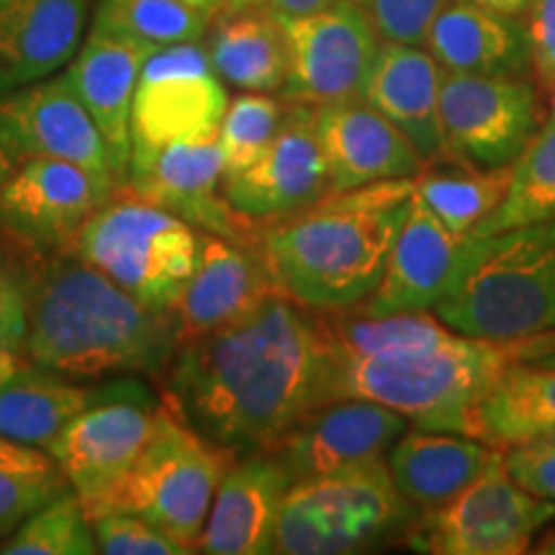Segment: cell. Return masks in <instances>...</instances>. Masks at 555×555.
I'll use <instances>...</instances> for the list:
<instances>
[{"label":"cell","mask_w":555,"mask_h":555,"mask_svg":"<svg viewBox=\"0 0 555 555\" xmlns=\"http://www.w3.org/2000/svg\"><path fill=\"white\" fill-rule=\"evenodd\" d=\"M337 358L319 309L270 291L224 327L180 345L168 367L178 412L234 453H268L332 401Z\"/></svg>","instance_id":"cell-1"},{"label":"cell","mask_w":555,"mask_h":555,"mask_svg":"<svg viewBox=\"0 0 555 555\" xmlns=\"http://www.w3.org/2000/svg\"><path fill=\"white\" fill-rule=\"evenodd\" d=\"M178 352L170 311L144 307L75 253L39 260L26 360L67 378L155 376Z\"/></svg>","instance_id":"cell-2"},{"label":"cell","mask_w":555,"mask_h":555,"mask_svg":"<svg viewBox=\"0 0 555 555\" xmlns=\"http://www.w3.org/2000/svg\"><path fill=\"white\" fill-rule=\"evenodd\" d=\"M412 196L414 178L380 180L273 219L258 240L273 286L309 309L363 304L380 283Z\"/></svg>","instance_id":"cell-3"},{"label":"cell","mask_w":555,"mask_h":555,"mask_svg":"<svg viewBox=\"0 0 555 555\" xmlns=\"http://www.w3.org/2000/svg\"><path fill=\"white\" fill-rule=\"evenodd\" d=\"M517 360H522V339L496 343L466 335L435 350L343 360L332 380V401H378L420 429L476 437L478 406Z\"/></svg>","instance_id":"cell-4"},{"label":"cell","mask_w":555,"mask_h":555,"mask_svg":"<svg viewBox=\"0 0 555 555\" xmlns=\"http://www.w3.org/2000/svg\"><path fill=\"white\" fill-rule=\"evenodd\" d=\"M435 314L476 339H522L555 330V219L466 237Z\"/></svg>","instance_id":"cell-5"},{"label":"cell","mask_w":555,"mask_h":555,"mask_svg":"<svg viewBox=\"0 0 555 555\" xmlns=\"http://www.w3.org/2000/svg\"><path fill=\"white\" fill-rule=\"evenodd\" d=\"M237 453L208 440L165 393L134 466L99 496L80 499L90 522L114 512L139 515L196 551L214 494Z\"/></svg>","instance_id":"cell-6"},{"label":"cell","mask_w":555,"mask_h":555,"mask_svg":"<svg viewBox=\"0 0 555 555\" xmlns=\"http://www.w3.org/2000/svg\"><path fill=\"white\" fill-rule=\"evenodd\" d=\"M65 253L99 268L144 307L170 311L196 268L198 229L121 189Z\"/></svg>","instance_id":"cell-7"},{"label":"cell","mask_w":555,"mask_h":555,"mask_svg":"<svg viewBox=\"0 0 555 555\" xmlns=\"http://www.w3.org/2000/svg\"><path fill=\"white\" fill-rule=\"evenodd\" d=\"M409 522V502L386 457L291 483L275 530V553H356Z\"/></svg>","instance_id":"cell-8"},{"label":"cell","mask_w":555,"mask_h":555,"mask_svg":"<svg viewBox=\"0 0 555 555\" xmlns=\"http://www.w3.org/2000/svg\"><path fill=\"white\" fill-rule=\"evenodd\" d=\"M553 519L555 502L512 481L499 457L461 494L425 509L409 527L406 543L433 555H519L530 551L535 532Z\"/></svg>","instance_id":"cell-9"},{"label":"cell","mask_w":555,"mask_h":555,"mask_svg":"<svg viewBox=\"0 0 555 555\" xmlns=\"http://www.w3.org/2000/svg\"><path fill=\"white\" fill-rule=\"evenodd\" d=\"M159 401L134 376L111 378L47 450L80 499L114 486L147 446Z\"/></svg>","instance_id":"cell-10"},{"label":"cell","mask_w":555,"mask_h":555,"mask_svg":"<svg viewBox=\"0 0 555 555\" xmlns=\"http://www.w3.org/2000/svg\"><path fill=\"white\" fill-rule=\"evenodd\" d=\"M227 106V90L198 41L159 47L137 80L131 150L217 139Z\"/></svg>","instance_id":"cell-11"},{"label":"cell","mask_w":555,"mask_h":555,"mask_svg":"<svg viewBox=\"0 0 555 555\" xmlns=\"http://www.w3.org/2000/svg\"><path fill=\"white\" fill-rule=\"evenodd\" d=\"M440 129L448 155L504 168L540 129L538 90L519 75L446 73Z\"/></svg>","instance_id":"cell-12"},{"label":"cell","mask_w":555,"mask_h":555,"mask_svg":"<svg viewBox=\"0 0 555 555\" xmlns=\"http://www.w3.org/2000/svg\"><path fill=\"white\" fill-rule=\"evenodd\" d=\"M119 191L114 180L65 159H24L0 189V229L41 258L65 253Z\"/></svg>","instance_id":"cell-13"},{"label":"cell","mask_w":555,"mask_h":555,"mask_svg":"<svg viewBox=\"0 0 555 555\" xmlns=\"http://www.w3.org/2000/svg\"><path fill=\"white\" fill-rule=\"evenodd\" d=\"M281 24L288 41L283 99L307 106L360 99L380 39L358 0H335L327 9Z\"/></svg>","instance_id":"cell-14"},{"label":"cell","mask_w":555,"mask_h":555,"mask_svg":"<svg viewBox=\"0 0 555 555\" xmlns=\"http://www.w3.org/2000/svg\"><path fill=\"white\" fill-rule=\"evenodd\" d=\"M224 163L217 139L176 142L155 150H131L127 180L121 189L152 206L176 214L198 232L219 234L240 245L255 242L247 217L227 204L219 185Z\"/></svg>","instance_id":"cell-15"},{"label":"cell","mask_w":555,"mask_h":555,"mask_svg":"<svg viewBox=\"0 0 555 555\" xmlns=\"http://www.w3.org/2000/svg\"><path fill=\"white\" fill-rule=\"evenodd\" d=\"M0 144L21 163L31 157L65 159L119 183L103 134L65 75L3 93Z\"/></svg>","instance_id":"cell-16"},{"label":"cell","mask_w":555,"mask_h":555,"mask_svg":"<svg viewBox=\"0 0 555 555\" xmlns=\"http://www.w3.org/2000/svg\"><path fill=\"white\" fill-rule=\"evenodd\" d=\"M406 433V416L367 399H337L311 409L288 429L270 455L294 481L380 461Z\"/></svg>","instance_id":"cell-17"},{"label":"cell","mask_w":555,"mask_h":555,"mask_svg":"<svg viewBox=\"0 0 555 555\" xmlns=\"http://www.w3.org/2000/svg\"><path fill=\"white\" fill-rule=\"evenodd\" d=\"M221 193L234 211L253 221L281 219L332 193L314 134V106L291 103L270 147L247 170L221 180Z\"/></svg>","instance_id":"cell-18"},{"label":"cell","mask_w":555,"mask_h":555,"mask_svg":"<svg viewBox=\"0 0 555 555\" xmlns=\"http://www.w3.org/2000/svg\"><path fill=\"white\" fill-rule=\"evenodd\" d=\"M314 134L327 163L332 193L414 178L425 168L404 131L363 99L314 106Z\"/></svg>","instance_id":"cell-19"},{"label":"cell","mask_w":555,"mask_h":555,"mask_svg":"<svg viewBox=\"0 0 555 555\" xmlns=\"http://www.w3.org/2000/svg\"><path fill=\"white\" fill-rule=\"evenodd\" d=\"M155 47L129 34L95 26L69 62L65 78L103 134L111 168L124 185L131 155V106L137 80Z\"/></svg>","instance_id":"cell-20"},{"label":"cell","mask_w":555,"mask_h":555,"mask_svg":"<svg viewBox=\"0 0 555 555\" xmlns=\"http://www.w3.org/2000/svg\"><path fill=\"white\" fill-rule=\"evenodd\" d=\"M294 478L270 453L234 461L221 478L196 543L206 555L275 553V530Z\"/></svg>","instance_id":"cell-21"},{"label":"cell","mask_w":555,"mask_h":555,"mask_svg":"<svg viewBox=\"0 0 555 555\" xmlns=\"http://www.w3.org/2000/svg\"><path fill=\"white\" fill-rule=\"evenodd\" d=\"M466 237L450 232L420 198L412 196L380 283L360 311L371 317L433 311L453 283Z\"/></svg>","instance_id":"cell-22"},{"label":"cell","mask_w":555,"mask_h":555,"mask_svg":"<svg viewBox=\"0 0 555 555\" xmlns=\"http://www.w3.org/2000/svg\"><path fill=\"white\" fill-rule=\"evenodd\" d=\"M275 291L258 249L198 232L196 268L170 309L178 347L224 327Z\"/></svg>","instance_id":"cell-23"},{"label":"cell","mask_w":555,"mask_h":555,"mask_svg":"<svg viewBox=\"0 0 555 555\" xmlns=\"http://www.w3.org/2000/svg\"><path fill=\"white\" fill-rule=\"evenodd\" d=\"M446 69L420 44L380 41L360 99L404 131L420 157L446 155L440 129V88Z\"/></svg>","instance_id":"cell-24"},{"label":"cell","mask_w":555,"mask_h":555,"mask_svg":"<svg viewBox=\"0 0 555 555\" xmlns=\"http://www.w3.org/2000/svg\"><path fill=\"white\" fill-rule=\"evenodd\" d=\"M82 29L86 0H0V95L65 67Z\"/></svg>","instance_id":"cell-25"},{"label":"cell","mask_w":555,"mask_h":555,"mask_svg":"<svg viewBox=\"0 0 555 555\" xmlns=\"http://www.w3.org/2000/svg\"><path fill=\"white\" fill-rule=\"evenodd\" d=\"M499 457L502 448L476 437L416 427L393 442L386 463L393 486L409 504L435 509L461 494Z\"/></svg>","instance_id":"cell-26"},{"label":"cell","mask_w":555,"mask_h":555,"mask_svg":"<svg viewBox=\"0 0 555 555\" xmlns=\"http://www.w3.org/2000/svg\"><path fill=\"white\" fill-rule=\"evenodd\" d=\"M427 52L446 73L522 75L530 65L525 29L470 0H450L437 13L425 39Z\"/></svg>","instance_id":"cell-27"},{"label":"cell","mask_w":555,"mask_h":555,"mask_svg":"<svg viewBox=\"0 0 555 555\" xmlns=\"http://www.w3.org/2000/svg\"><path fill=\"white\" fill-rule=\"evenodd\" d=\"M208 60L221 80L249 93H275L288 75V41L270 11L217 13L208 26Z\"/></svg>","instance_id":"cell-28"},{"label":"cell","mask_w":555,"mask_h":555,"mask_svg":"<svg viewBox=\"0 0 555 555\" xmlns=\"http://www.w3.org/2000/svg\"><path fill=\"white\" fill-rule=\"evenodd\" d=\"M99 386L78 384L26 360L0 384V435L50 450L69 422L93 401Z\"/></svg>","instance_id":"cell-29"},{"label":"cell","mask_w":555,"mask_h":555,"mask_svg":"<svg viewBox=\"0 0 555 555\" xmlns=\"http://www.w3.org/2000/svg\"><path fill=\"white\" fill-rule=\"evenodd\" d=\"M555 427V365L517 360L478 406L476 437L489 446H515Z\"/></svg>","instance_id":"cell-30"},{"label":"cell","mask_w":555,"mask_h":555,"mask_svg":"<svg viewBox=\"0 0 555 555\" xmlns=\"http://www.w3.org/2000/svg\"><path fill=\"white\" fill-rule=\"evenodd\" d=\"M337 363L356 358L401 356V352L435 350L455 343L461 332L450 330L437 314L429 311H404V314L371 317L365 311L339 309L322 311Z\"/></svg>","instance_id":"cell-31"},{"label":"cell","mask_w":555,"mask_h":555,"mask_svg":"<svg viewBox=\"0 0 555 555\" xmlns=\"http://www.w3.org/2000/svg\"><path fill=\"white\" fill-rule=\"evenodd\" d=\"M512 165L481 168L463 159L448 168H422L414 176V196L425 204L450 232L468 237L509 191Z\"/></svg>","instance_id":"cell-32"},{"label":"cell","mask_w":555,"mask_h":555,"mask_svg":"<svg viewBox=\"0 0 555 555\" xmlns=\"http://www.w3.org/2000/svg\"><path fill=\"white\" fill-rule=\"evenodd\" d=\"M555 219V124L547 119L512 163L509 191L468 237Z\"/></svg>","instance_id":"cell-33"},{"label":"cell","mask_w":555,"mask_h":555,"mask_svg":"<svg viewBox=\"0 0 555 555\" xmlns=\"http://www.w3.org/2000/svg\"><path fill=\"white\" fill-rule=\"evenodd\" d=\"M69 489L73 486L47 450L0 435V540Z\"/></svg>","instance_id":"cell-34"},{"label":"cell","mask_w":555,"mask_h":555,"mask_svg":"<svg viewBox=\"0 0 555 555\" xmlns=\"http://www.w3.org/2000/svg\"><path fill=\"white\" fill-rule=\"evenodd\" d=\"M211 21L214 13L183 0H101L93 24L129 34L159 50L204 39Z\"/></svg>","instance_id":"cell-35"},{"label":"cell","mask_w":555,"mask_h":555,"mask_svg":"<svg viewBox=\"0 0 555 555\" xmlns=\"http://www.w3.org/2000/svg\"><path fill=\"white\" fill-rule=\"evenodd\" d=\"M41 255L0 229V384L26 363L34 275Z\"/></svg>","instance_id":"cell-36"},{"label":"cell","mask_w":555,"mask_h":555,"mask_svg":"<svg viewBox=\"0 0 555 555\" xmlns=\"http://www.w3.org/2000/svg\"><path fill=\"white\" fill-rule=\"evenodd\" d=\"M3 555H93V525L73 489L52 499L26 517L9 538L0 543Z\"/></svg>","instance_id":"cell-37"},{"label":"cell","mask_w":555,"mask_h":555,"mask_svg":"<svg viewBox=\"0 0 555 555\" xmlns=\"http://www.w3.org/2000/svg\"><path fill=\"white\" fill-rule=\"evenodd\" d=\"M286 111L281 101L266 93H245L229 103L217 137L224 178L247 170L270 147L283 127Z\"/></svg>","instance_id":"cell-38"},{"label":"cell","mask_w":555,"mask_h":555,"mask_svg":"<svg viewBox=\"0 0 555 555\" xmlns=\"http://www.w3.org/2000/svg\"><path fill=\"white\" fill-rule=\"evenodd\" d=\"M93 535L103 555H180L191 553L189 545L178 543L170 532L150 519L127 512H114L93 519Z\"/></svg>","instance_id":"cell-39"},{"label":"cell","mask_w":555,"mask_h":555,"mask_svg":"<svg viewBox=\"0 0 555 555\" xmlns=\"http://www.w3.org/2000/svg\"><path fill=\"white\" fill-rule=\"evenodd\" d=\"M380 41L425 47L427 31L450 0H358Z\"/></svg>","instance_id":"cell-40"},{"label":"cell","mask_w":555,"mask_h":555,"mask_svg":"<svg viewBox=\"0 0 555 555\" xmlns=\"http://www.w3.org/2000/svg\"><path fill=\"white\" fill-rule=\"evenodd\" d=\"M504 468L512 481L547 502H555V442L532 440L504 446Z\"/></svg>","instance_id":"cell-41"},{"label":"cell","mask_w":555,"mask_h":555,"mask_svg":"<svg viewBox=\"0 0 555 555\" xmlns=\"http://www.w3.org/2000/svg\"><path fill=\"white\" fill-rule=\"evenodd\" d=\"M522 29L530 67L535 69L540 88L547 90L555 80V0H530Z\"/></svg>","instance_id":"cell-42"},{"label":"cell","mask_w":555,"mask_h":555,"mask_svg":"<svg viewBox=\"0 0 555 555\" xmlns=\"http://www.w3.org/2000/svg\"><path fill=\"white\" fill-rule=\"evenodd\" d=\"M332 3H335V0H268L266 9L273 13L278 21H288L298 16H309V13L327 9Z\"/></svg>","instance_id":"cell-43"},{"label":"cell","mask_w":555,"mask_h":555,"mask_svg":"<svg viewBox=\"0 0 555 555\" xmlns=\"http://www.w3.org/2000/svg\"><path fill=\"white\" fill-rule=\"evenodd\" d=\"M522 360L540 365H555V330L543 335L522 337Z\"/></svg>","instance_id":"cell-44"},{"label":"cell","mask_w":555,"mask_h":555,"mask_svg":"<svg viewBox=\"0 0 555 555\" xmlns=\"http://www.w3.org/2000/svg\"><path fill=\"white\" fill-rule=\"evenodd\" d=\"M470 3L481 5V9H489L494 13H502V16H519V13L527 11L530 0H470Z\"/></svg>","instance_id":"cell-45"},{"label":"cell","mask_w":555,"mask_h":555,"mask_svg":"<svg viewBox=\"0 0 555 555\" xmlns=\"http://www.w3.org/2000/svg\"><path fill=\"white\" fill-rule=\"evenodd\" d=\"M268 0H217V13H237L249 9H266Z\"/></svg>","instance_id":"cell-46"},{"label":"cell","mask_w":555,"mask_h":555,"mask_svg":"<svg viewBox=\"0 0 555 555\" xmlns=\"http://www.w3.org/2000/svg\"><path fill=\"white\" fill-rule=\"evenodd\" d=\"M13 170H16V159L9 155V150L0 144V189H3V183L13 176Z\"/></svg>","instance_id":"cell-47"},{"label":"cell","mask_w":555,"mask_h":555,"mask_svg":"<svg viewBox=\"0 0 555 555\" xmlns=\"http://www.w3.org/2000/svg\"><path fill=\"white\" fill-rule=\"evenodd\" d=\"M183 3L196 5V9L208 11V13H214V16H217V0H183Z\"/></svg>","instance_id":"cell-48"},{"label":"cell","mask_w":555,"mask_h":555,"mask_svg":"<svg viewBox=\"0 0 555 555\" xmlns=\"http://www.w3.org/2000/svg\"><path fill=\"white\" fill-rule=\"evenodd\" d=\"M547 93V103H551V121L555 124V80H553V86L545 90Z\"/></svg>","instance_id":"cell-49"},{"label":"cell","mask_w":555,"mask_h":555,"mask_svg":"<svg viewBox=\"0 0 555 555\" xmlns=\"http://www.w3.org/2000/svg\"><path fill=\"white\" fill-rule=\"evenodd\" d=\"M538 437H540V440H551V442H555V427L545 429V433H540ZM530 440H532V437H530Z\"/></svg>","instance_id":"cell-50"},{"label":"cell","mask_w":555,"mask_h":555,"mask_svg":"<svg viewBox=\"0 0 555 555\" xmlns=\"http://www.w3.org/2000/svg\"><path fill=\"white\" fill-rule=\"evenodd\" d=\"M540 553H555V538L547 540V545L540 547Z\"/></svg>","instance_id":"cell-51"}]
</instances>
